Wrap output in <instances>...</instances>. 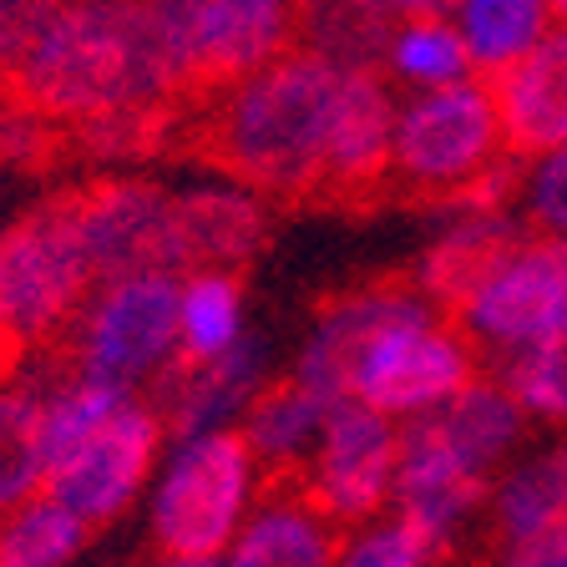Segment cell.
Returning <instances> with one entry per match:
<instances>
[{
  "instance_id": "obj_1",
  "label": "cell",
  "mask_w": 567,
  "mask_h": 567,
  "mask_svg": "<svg viewBox=\"0 0 567 567\" xmlns=\"http://www.w3.org/2000/svg\"><path fill=\"white\" fill-rule=\"evenodd\" d=\"M6 92L56 127L163 117L188 92L147 0H56L31 31Z\"/></svg>"
},
{
  "instance_id": "obj_2",
  "label": "cell",
  "mask_w": 567,
  "mask_h": 567,
  "mask_svg": "<svg viewBox=\"0 0 567 567\" xmlns=\"http://www.w3.org/2000/svg\"><path fill=\"white\" fill-rule=\"evenodd\" d=\"M340 76L344 66L295 41L279 56L224 82L203 127L213 163L248 188H259L264 198L324 193V153H330Z\"/></svg>"
},
{
  "instance_id": "obj_3",
  "label": "cell",
  "mask_w": 567,
  "mask_h": 567,
  "mask_svg": "<svg viewBox=\"0 0 567 567\" xmlns=\"http://www.w3.org/2000/svg\"><path fill=\"white\" fill-rule=\"evenodd\" d=\"M147 486V527L163 557H224L264 492V472L238 425L167 436Z\"/></svg>"
},
{
  "instance_id": "obj_4",
  "label": "cell",
  "mask_w": 567,
  "mask_h": 567,
  "mask_svg": "<svg viewBox=\"0 0 567 567\" xmlns=\"http://www.w3.org/2000/svg\"><path fill=\"white\" fill-rule=\"evenodd\" d=\"M177 284L183 274L167 269L92 284L66 324L71 370L147 395L177 360Z\"/></svg>"
},
{
  "instance_id": "obj_5",
  "label": "cell",
  "mask_w": 567,
  "mask_h": 567,
  "mask_svg": "<svg viewBox=\"0 0 567 567\" xmlns=\"http://www.w3.org/2000/svg\"><path fill=\"white\" fill-rule=\"evenodd\" d=\"M92 284L96 274L71 218V193L11 218L0 228V340L31 350L66 334Z\"/></svg>"
},
{
  "instance_id": "obj_6",
  "label": "cell",
  "mask_w": 567,
  "mask_h": 567,
  "mask_svg": "<svg viewBox=\"0 0 567 567\" xmlns=\"http://www.w3.org/2000/svg\"><path fill=\"white\" fill-rule=\"evenodd\" d=\"M507 153L502 122L492 106L486 76H461L446 86H425L395 102L390 127V177L431 198H456Z\"/></svg>"
},
{
  "instance_id": "obj_7",
  "label": "cell",
  "mask_w": 567,
  "mask_h": 567,
  "mask_svg": "<svg viewBox=\"0 0 567 567\" xmlns=\"http://www.w3.org/2000/svg\"><path fill=\"white\" fill-rule=\"evenodd\" d=\"M163 441L167 425L163 411L153 405V395L127 390L102 421L86 425L82 436L66 441L51 456L47 492L56 502H66L92 532L112 527L147 496L157 461H163Z\"/></svg>"
},
{
  "instance_id": "obj_8",
  "label": "cell",
  "mask_w": 567,
  "mask_h": 567,
  "mask_svg": "<svg viewBox=\"0 0 567 567\" xmlns=\"http://www.w3.org/2000/svg\"><path fill=\"white\" fill-rule=\"evenodd\" d=\"M476 375L472 340L441 319L436 305L385 319L350 365V395L390 421L436 411Z\"/></svg>"
},
{
  "instance_id": "obj_9",
  "label": "cell",
  "mask_w": 567,
  "mask_h": 567,
  "mask_svg": "<svg viewBox=\"0 0 567 567\" xmlns=\"http://www.w3.org/2000/svg\"><path fill=\"white\" fill-rule=\"evenodd\" d=\"M456 330L496 360L567 330V238L527 234L456 309Z\"/></svg>"
},
{
  "instance_id": "obj_10",
  "label": "cell",
  "mask_w": 567,
  "mask_h": 567,
  "mask_svg": "<svg viewBox=\"0 0 567 567\" xmlns=\"http://www.w3.org/2000/svg\"><path fill=\"white\" fill-rule=\"evenodd\" d=\"M188 92H218L295 47L299 0H147Z\"/></svg>"
},
{
  "instance_id": "obj_11",
  "label": "cell",
  "mask_w": 567,
  "mask_h": 567,
  "mask_svg": "<svg viewBox=\"0 0 567 567\" xmlns=\"http://www.w3.org/2000/svg\"><path fill=\"white\" fill-rule=\"evenodd\" d=\"M395 456H401V421L344 395L319 421L315 446L295 472V486L334 527H360L390 512Z\"/></svg>"
},
{
  "instance_id": "obj_12",
  "label": "cell",
  "mask_w": 567,
  "mask_h": 567,
  "mask_svg": "<svg viewBox=\"0 0 567 567\" xmlns=\"http://www.w3.org/2000/svg\"><path fill=\"white\" fill-rule=\"evenodd\" d=\"M71 218L92 259L96 284L137 269H167L177 264V228H173V188L153 177H96L86 188H71Z\"/></svg>"
},
{
  "instance_id": "obj_13",
  "label": "cell",
  "mask_w": 567,
  "mask_h": 567,
  "mask_svg": "<svg viewBox=\"0 0 567 567\" xmlns=\"http://www.w3.org/2000/svg\"><path fill=\"white\" fill-rule=\"evenodd\" d=\"M486 492H492V476L456 456L425 415L401 421V456H395V486H390L395 517H405L451 553V543H461V532L486 512Z\"/></svg>"
},
{
  "instance_id": "obj_14",
  "label": "cell",
  "mask_w": 567,
  "mask_h": 567,
  "mask_svg": "<svg viewBox=\"0 0 567 567\" xmlns=\"http://www.w3.org/2000/svg\"><path fill=\"white\" fill-rule=\"evenodd\" d=\"M173 228H177V264L193 269H228L238 274L269 238V198L238 177H208L173 188Z\"/></svg>"
},
{
  "instance_id": "obj_15",
  "label": "cell",
  "mask_w": 567,
  "mask_h": 567,
  "mask_svg": "<svg viewBox=\"0 0 567 567\" xmlns=\"http://www.w3.org/2000/svg\"><path fill=\"white\" fill-rule=\"evenodd\" d=\"M264 380H269V344L259 334H244L234 350L213 360H173V370L147 395L163 411L167 436H188V431L234 425Z\"/></svg>"
},
{
  "instance_id": "obj_16",
  "label": "cell",
  "mask_w": 567,
  "mask_h": 567,
  "mask_svg": "<svg viewBox=\"0 0 567 567\" xmlns=\"http://www.w3.org/2000/svg\"><path fill=\"white\" fill-rule=\"evenodd\" d=\"M486 86L512 157H537L567 142V25H553L512 66L492 71Z\"/></svg>"
},
{
  "instance_id": "obj_17",
  "label": "cell",
  "mask_w": 567,
  "mask_h": 567,
  "mask_svg": "<svg viewBox=\"0 0 567 567\" xmlns=\"http://www.w3.org/2000/svg\"><path fill=\"white\" fill-rule=\"evenodd\" d=\"M421 305H431V299H425L411 279L370 284V289H350V295L330 299V305L315 315V324H309L289 375H295L299 385H309L315 395H324V401H344V395H350V365H354V354H360V344H365L385 319L405 315V309H421Z\"/></svg>"
},
{
  "instance_id": "obj_18",
  "label": "cell",
  "mask_w": 567,
  "mask_h": 567,
  "mask_svg": "<svg viewBox=\"0 0 567 567\" xmlns=\"http://www.w3.org/2000/svg\"><path fill=\"white\" fill-rule=\"evenodd\" d=\"M446 203H451V218L425 244V254L415 259V274H411V284L436 309H456L486 279V269L532 234L527 218H517L512 208L466 203V198H446Z\"/></svg>"
},
{
  "instance_id": "obj_19",
  "label": "cell",
  "mask_w": 567,
  "mask_h": 567,
  "mask_svg": "<svg viewBox=\"0 0 567 567\" xmlns=\"http://www.w3.org/2000/svg\"><path fill=\"white\" fill-rule=\"evenodd\" d=\"M390 127H395V86L385 82V71L344 66L324 153V193L354 198L390 177Z\"/></svg>"
},
{
  "instance_id": "obj_20",
  "label": "cell",
  "mask_w": 567,
  "mask_h": 567,
  "mask_svg": "<svg viewBox=\"0 0 567 567\" xmlns=\"http://www.w3.org/2000/svg\"><path fill=\"white\" fill-rule=\"evenodd\" d=\"M334 547L340 527L299 486L274 482L228 543L224 567H334Z\"/></svg>"
},
{
  "instance_id": "obj_21",
  "label": "cell",
  "mask_w": 567,
  "mask_h": 567,
  "mask_svg": "<svg viewBox=\"0 0 567 567\" xmlns=\"http://www.w3.org/2000/svg\"><path fill=\"white\" fill-rule=\"evenodd\" d=\"M330 405L334 401L315 395V390L299 385L295 375L264 380L259 385V395L238 415V436L248 441V451H254V461H259V472L269 476V482H284V476L299 472V461L309 456L315 431Z\"/></svg>"
},
{
  "instance_id": "obj_22",
  "label": "cell",
  "mask_w": 567,
  "mask_h": 567,
  "mask_svg": "<svg viewBox=\"0 0 567 567\" xmlns=\"http://www.w3.org/2000/svg\"><path fill=\"white\" fill-rule=\"evenodd\" d=\"M486 517H492V532L502 543L567 522V441L507 461L492 476Z\"/></svg>"
},
{
  "instance_id": "obj_23",
  "label": "cell",
  "mask_w": 567,
  "mask_h": 567,
  "mask_svg": "<svg viewBox=\"0 0 567 567\" xmlns=\"http://www.w3.org/2000/svg\"><path fill=\"white\" fill-rule=\"evenodd\" d=\"M47 492V380L0 375V512Z\"/></svg>"
},
{
  "instance_id": "obj_24",
  "label": "cell",
  "mask_w": 567,
  "mask_h": 567,
  "mask_svg": "<svg viewBox=\"0 0 567 567\" xmlns=\"http://www.w3.org/2000/svg\"><path fill=\"white\" fill-rule=\"evenodd\" d=\"M451 25L466 41L476 76L512 66L522 51H532L553 31V11L547 0H451Z\"/></svg>"
},
{
  "instance_id": "obj_25",
  "label": "cell",
  "mask_w": 567,
  "mask_h": 567,
  "mask_svg": "<svg viewBox=\"0 0 567 567\" xmlns=\"http://www.w3.org/2000/svg\"><path fill=\"white\" fill-rule=\"evenodd\" d=\"M380 71H385L390 86H405V92H425V86H446L472 76V56H466V41L451 25V16H401L385 35V51H380Z\"/></svg>"
},
{
  "instance_id": "obj_26",
  "label": "cell",
  "mask_w": 567,
  "mask_h": 567,
  "mask_svg": "<svg viewBox=\"0 0 567 567\" xmlns=\"http://www.w3.org/2000/svg\"><path fill=\"white\" fill-rule=\"evenodd\" d=\"M244 284L228 269H193L177 284V360H213L244 340Z\"/></svg>"
},
{
  "instance_id": "obj_27",
  "label": "cell",
  "mask_w": 567,
  "mask_h": 567,
  "mask_svg": "<svg viewBox=\"0 0 567 567\" xmlns=\"http://www.w3.org/2000/svg\"><path fill=\"white\" fill-rule=\"evenodd\" d=\"M86 543L92 527L51 492H35L0 512V567H71Z\"/></svg>"
},
{
  "instance_id": "obj_28",
  "label": "cell",
  "mask_w": 567,
  "mask_h": 567,
  "mask_svg": "<svg viewBox=\"0 0 567 567\" xmlns=\"http://www.w3.org/2000/svg\"><path fill=\"white\" fill-rule=\"evenodd\" d=\"M395 16L380 0H299L295 41L334 66H380Z\"/></svg>"
},
{
  "instance_id": "obj_29",
  "label": "cell",
  "mask_w": 567,
  "mask_h": 567,
  "mask_svg": "<svg viewBox=\"0 0 567 567\" xmlns=\"http://www.w3.org/2000/svg\"><path fill=\"white\" fill-rule=\"evenodd\" d=\"M502 385L517 395L527 421L567 425V330L507 354L502 360Z\"/></svg>"
},
{
  "instance_id": "obj_30",
  "label": "cell",
  "mask_w": 567,
  "mask_h": 567,
  "mask_svg": "<svg viewBox=\"0 0 567 567\" xmlns=\"http://www.w3.org/2000/svg\"><path fill=\"white\" fill-rule=\"evenodd\" d=\"M446 557V547H436L421 527H411L395 512H380V517L350 527L334 547V567H436Z\"/></svg>"
},
{
  "instance_id": "obj_31",
  "label": "cell",
  "mask_w": 567,
  "mask_h": 567,
  "mask_svg": "<svg viewBox=\"0 0 567 567\" xmlns=\"http://www.w3.org/2000/svg\"><path fill=\"white\" fill-rule=\"evenodd\" d=\"M517 203L532 234L567 238V142H557L537 157H522Z\"/></svg>"
},
{
  "instance_id": "obj_32",
  "label": "cell",
  "mask_w": 567,
  "mask_h": 567,
  "mask_svg": "<svg viewBox=\"0 0 567 567\" xmlns=\"http://www.w3.org/2000/svg\"><path fill=\"white\" fill-rule=\"evenodd\" d=\"M56 0H0V86H6V71L16 66L21 47L31 41V31L47 21V11Z\"/></svg>"
},
{
  "instance_id": "obj_33",
  "label": "cell",
  "mask_w": 567,
  "mask_h": 567,
  "mask_svg": "<svg viewBox=\"0 0 567 567\" xmlns=\"http://www.w3.org/2000/svg\"><path fill=\"white\" fill-rule=\"evenodd\" d=\"M496 567H567V522L532 532V537H512V543H502Z\"/></svg>"
},
{
  "instance_id": "obj_34",
  "label": "cell",
  "mask_w": 567,
  "mask_h": 567,
  "mask_svg": "<svg viewBox=\"0 0 567 567\" xmlns=\"http://www.w3.org/2000/svg\"><path fill=\"white\" fill-rule=\"evenodd\" d=\"M395 21L401 16H441V11H451V0H380Z\"/></svg>"
},
{
  "instance_id": "obj_35",
  "label": "cell",
  "mask_w": 567,
  "mask_h": 567,
  "mask_svg": "<svg viewBox=\"0 0 567 567\" xmlns=\"http://www.w3.org/2000/svg\"><path fill=\"white\" fill-rule=\"evenodd\" d=\"M153 567H224V557H163L157 553Z\"/></svg>"
},
{
  "instance_id": "obj_36",
  "label": "cell",
  "mask_w": 567,
  "mask_h": 567,
  "mask_svg": "<svg viewBox=\"0 0 567 567\" xmlns=\"http://www.w3.org/2000/svg\"><path fill=\"white\" fill-rule=\"evenodd\" d=\"M547 11H553V25H567V0H547Z\"/></svg>"
},
{
  "instance_id": "obj_37",
  "label": "cell",
  "mask_w": 567,
  "mask_h": 567,
  "mask_svg": "<svg viewBox=\"0 0 567 567\" xmlns=\"http://www.w3.org/2000/svg\"><path fill=\"white\" fill-rule=\"evenodd\" d=\"M11 354H16V350H11L6 340H0V375H6V365H11Z\"/></svg>"
},
{
  "instance_id": "obj_38",
  "label": "cell",
  "mask_w": 567,
  "mask_h": 567,
  "mask_svg": "<svg viewBox=\"0 0 567 567\" xmlns=\"http://www.w3.org/2000/svg\"><path fill=\"white\" fill-rule=\"evenodd\" d=\"M6 173H11V167H6V163H0V188H6Z\"/></svg>"
},
{
  "instance_id": "obj_39",
  "label": "cell",
  "mask_w": 567,
  "mask_h": 567,
  "mask_svg": "<svg viewBox=\"0 0 567 567\" xmlns=\"http://www.w3.org/2000/svg\"><path fill=\"white\" fill-rule=\"evenodd\" d=\"M436 567H446V563H436Z\"/></svg>"
}]
</instances>
